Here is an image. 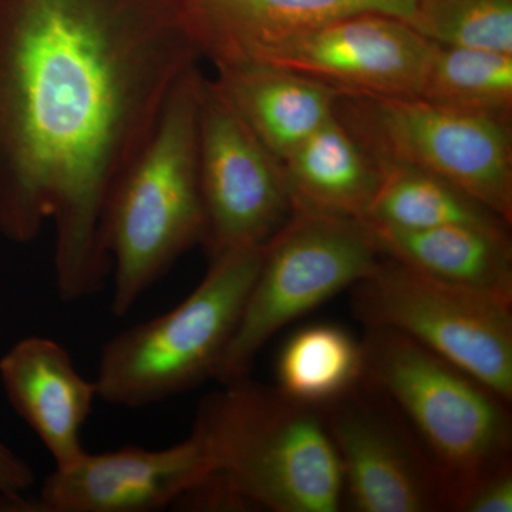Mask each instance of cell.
<instances>
[{"instance_id": "obj_1", "label": "cell", "mask_w": 512, "mask_h": 512, "mask_svg": "<svg viewBox=\"0 0 512 512\" xmlns=\"http://www.w3.org/2000/svg\"><path fill=\"white\" fill-rule=\"evenodd\" d=\"M200 57L178 0H0V237L52 222L62 302L106 286L111 191Z\"/></svg>"}, {"instance_id": "obj_2", "label": "cell", "mask_w": 512, "mask_h": 512, "mask_svg": "<svg viewBox=\"0 0 512 512\" xmlns=\"http://www.w3.org/2000/svg\"><path fill=\"white\" fill-rule=\"evenodd\" d=\"M204 76L191 67L168 97L146 146L104 210L111 312L126 316L175 262L201 244L205 218L198 173V107Z\"/></svg>"}, {"instance_id": "obj_3", "label": "cell", "mask_w": 512, "mask_h": 512, "mask_svg": "<svg viewBox=\"0 0 512 512\" xmlns=\"http://www.w3.org/2000/svg\"><path fill=\"white\" fill-rule=\"evenodd\" d=\"M198 407L192 431L256 510L336 512L342 466L322 410L248 377Z\"/></svg>"}, {"instance_id": "obj_4", "label": "cell", "mask_w": 512, "mask_h": 512, "mask_svg": "<svg viewBox=\"0 0 512 512\" xmlns=\"http://www.w3.org/2000/svg\"><path fill=\"white\" fill-rule=\"evenodd\" d=\"M363 379L412 424L436 470L447 508L510 463L511 416L503 397L460 367L392 330L369 329Z\"/></svg>"}, {"instance_id": "obj_5", "label": "cell", "mask_w": 512, "mask_h": 512, "mask_svg": "<svg viewBox=\"0 0 512 512\" xmlns=\"http://www.w3.org/2000/svg\"><path fill=\"white\" fill-rule=\"evenodd\" d=\"M265 245L232 249L211 259L201 284L177 306L107 340L94 379L99 399L143 409L215 377Z\"/></svg>"}, {"instance_id": "obj_6", "label": "cell", "mask_w": 512, "mask_h": 512, "mask_svg": "<svg viewBox=\"0 0 512 512\" xmlns=\"http://www.w3.org/2000/svg\"><path fill=\"white\" fill-rule=\"evenodd\" d=\"M365 221L293 211L266 242L261 266L215 379L249 376L258 353L279 330L352 289L382 262Z\"/></svg>"}, {"instance_id": "obj_7", "label": "cell", "mask_w": 512, "mask_h": 512, "mask_svg": "<svg viewBox=\"0 0 512 512\" xmlns=\"http://www.w3.org/2000/svg\"><path fill=\"white\" fill-rule=\"evenodd\" d=\"M336 116L373 160L437 175L511 224V124L416 96L365 93H339Z\"/></svg>"}, {"instance_id": "obj_8", "label": "cell", "mask_w": 512, "mask_h": 512, "mask_svg": "<svg viewBox=\"0 0 512 512\" xmlns=\"http://www.w3.org/2000/svg\"><path fill=\"white\" fill-rule=\"evenodd\" d=\"M369 329L400 333L512 400V302L414 271L393 259L352 288Z\"/></svg>"}, {"instance_id": "obj_9", "label": "cell", "mask_w": 512, "mask_h": 512, "mask_svg": "<svg viewBox=\"0 0 512 512\" xmlns=\"http://www.w3.org/2000/svg\"><path fill=\"white\" fill-rule=\"evenodd\" d=\"M198 173L205 218L201 244L210 261L232 249L262 247L292 217L281 160L205 77L198 107Z\"/></svg>"}, {"instance_id": "obj_10", "label": "cell", "mask_w": 512, "mask_h": 512, "mask_svg": "<svg viewBox=\"0 0 512 512\" xmlns=\"http://www.w3.org/2000/svg\"><path fill=\"white\" fill-rule=\"evenodd\" d=\"M430 49L406 20L359 13L288 37L252 63L293 70L339 93L417 96Z\"/></svg>"}, {"instance_id": "obj_11", "label": "cell", "mask_w": 512, "mask_h": 512, "mask_svg": "<svg viewBox=\"0 0 512 512\" xmlns=\"http://www.w3.org/2000/svg\"><path fill=\"white\" fill-rule=\"evenodd\" d=\"M320 410L338 451L345 495L356 511L447 508L443 485L426 453L356 389Z\"/></svg>"}, {"instance_id": "obj_12", "label": "cell", "mask_w": 512, "mask_h": 512, "mask_svg": "<svg viewBox=\"0 0 512 512\" xmlns=\"http://www.w3.org/2000/svg\"><path fill=\"white\" fill-rule=\"evenodd\" d=\"M214 468L195 431L164 448L123 447L55 468L40 487L39 512H151L171 508L178 495Z\"/></svg>"}, {"instance_id": "obj_13", "label": "cell", "mask_w": 512, "mask_h": 512, "mask_svg": "<svg viewBox=\"0 0 512 512\" xmlns=\"http://www.w3.org/2000/svg\"><path fill=\"white\" fill-rule=\"evenodd\" d=\"M185 28L214 66L252 63L282 40L359 13L409 22L412 0H178Z\"/></svg>"}, {"instance_id": "obj_14", "label": "cell", "mask_w": 512, "mask_h": 512, "mask_svg": "<svg viewBox=\"0 0 512 512\" xmlns=\"http://www.w3.org/2000/svg\"><path fill=\"white\" fill-rule=\"evenodd\" d=\"M0 384L56 468L72 467L84 456L83 429L99 393L63 345L45 336L20 339L0 357Z\"/></svg>"}, {"instance_id": "obj_15", "label": "cell", "mask_w": 512, "mask_h": 512, "mask_svg": "<svg viewBox=\"0 0 512 512\" xmlns=\"http://www.w3.org/2000/svg\"><path fill=\"white\" fill-rule=\"evenodd\" d=\"M215 69L232 109L281 161L336 116L338 90L293 70L262 63Z\"/></svg>"}, {"instance_id": "obj_16", "label": "cell", "mask_w": 512, "mask_h": 512, "mask_svg": "<svg viewBox=\"0 0 512 512\" xmlns=\"http://www.w3.org/2000/svg\"><path fill=\"white\" fill-rule=\"evenodd\" d=\"M293 211L365 221L379 167L338 116L281 161Z\"/></svg>"}, {"instance_id": "obj_17", "label": "cell", "mask_w": 512, "mask_h": 512, "mask_svg": "<svg viewBox=\"0 0 512 512\" xmlns=\"http://www.w3.org/2000/svg\"><path fill=\"white\" fill-rule=\"evenodd\" d=\"M366 224L384 258L448 284L512 302V248L508 231L466 225L396 229Z\"/></svg>"}, {"instance_id": "obj_18", "label": "cell", "mask_w": 512, "mask_h": 512, "mask_svg": "<svg viewBox=\"0 0 512 512\" xmlns=\"http://www.w3.org/2000/svg\"><path fill=\"white\" fill-rule=\"evenodd\" d=\"M376 161L379 187L365 222L396 229H427L466 225L508 231L507 222L483 204L419 168Z\"/></svg>"}, {"instance_id": "obj_19", "label": "cell", "mask_w": 512, "mask_h": 512, "mask_svg": "<svg viewBox=\"0 0 512 512\" xmlns=\"http://www.w3.org/2000/svg\"><path fill=\"white\" fill-rule=\"evenodd\" d=\"M416 97L511 124L512 53L431 42Z\"/></svg>"}, {"instance_id": "obj_20", "label": "cell", "mask_w": 512, "mask_h": 512, "mask_svg": "<svg viewBox=\"0 0 512 512\" xmlns=\"http://www.w3.org/2000/svg\"><path fill=\"white\" fill-rule=\"evenodd\" d=\"M363 369L362 343L340 326L319 323L299 330L285 343L276 379L289 399L322 409L357 389Z\"/></svg>"}, {"instance_id": "obj_21", "label": "cell", "mask_w": 512, "mask_h": 512, "mask_svg": "<svg viewBox=\"0 0 512 512\" xmlns=\"http://www.w3.org/2000/svg\"><path fill=\"white\" fill-rule=\"evenodd\" d=\"M407 23L440 45L512 53V0H412Z\"/></svg>"}, {"instance_id": "obj_22", "label": "cell", "mask_w": 512, "mask_h": 512, "mask_svg": "<svg viewBox=\"0 0 512 512\" xmlns=\"http://www.w3.org/2000/svg\"><path fill=\"white\" fill-rule=\"evenodd\" d=\"M174 511H254L256 507L247 495L232 483L231 478L212 468L198 478L171 505Z\"/></svg>"}, {"instance_id": "obj_23", "label": "cell", "mask_w": 512, "mask_h": 512, "mask_svg": "<svg viewBox=\"0 0 512 512\" xmlns=\"http://www.w3.org/2000/svg\"><path fill=\"white\" fill-rule=\"evenodd\" d=\"M454 511L463 512H511L512 470L511 464L484 477L470 488L458 501Z\"/></svg>"}, {"instance_id": "obj_24", "label": "cell", "mask_w": 512, "mask_h": 512, "mask_svg": "<svg viewBox=\"0 0 512 512\" xmlns=\"http://www.w3.org/2000/svg\"><path fill=\"white\" fill-rule=\"evenodd\" d=\"M35 484V474L28 461L0 441V494L22 497Z\"/></svg>"}]
</instances>
